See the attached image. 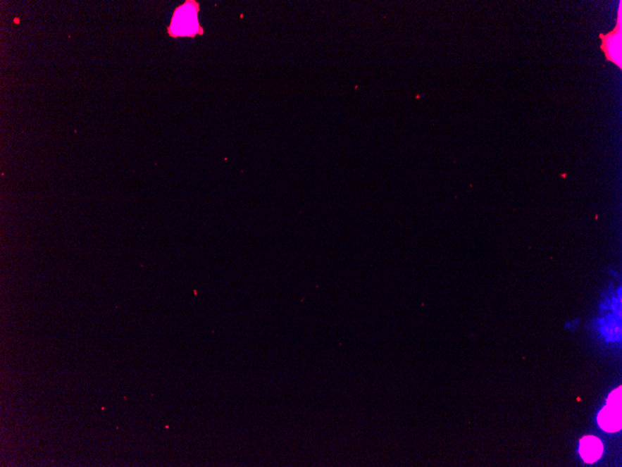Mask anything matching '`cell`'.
Listing matches in <instances>:
<instances>
[{
  "mask_svg": "<svg viewBox=\"0 0 622 467\" xmlns=\"http://www.w3.org/2000/svg\"><path fill=\"white\" fill-rule=\"evenodd\" d=\"M598 423L603 430L617 432L621 428V387L610 394L607 404L598 415Z\"/></svg>",
  "mask_w": 622,
  "mask_h": 467,
  "instance_id": "cell-2",
  "label": "cell"
},
{
  "mask_svg": "<svg viewBox=\"0 0 622 467\" xmlns=\"http://www.w3.org/2000/svg\"><path fill=\"white\" fill-rule=\"evenodd\" d=\"M604 446L599 438L587 436L580 440V454L586 463L596 462L602 456Z\"/></svg>",
  "mask_w": 622,
  "mask_h": 467,
  "instance_id": "cell-3",
  "label": "cell"
},
{
  "mask_svg": "<svg viewBox=\"0 0 622 467\" xmlns=\"http://www.w3.org/2000/svg\"><path fill=\"white\" fill-rule=\"evenodd\" d=\"M621 27L618 28L617 33L613 32L612 34L607 36V39L604 40V49L607 51V58L611 60L615 63H618V66H621Z\"/></svg>",
  "mask_w": 622,
  "mask_h": 467,
  "instance_id": "cell-4",
  "label": "cell"
},
{
  "mask_svg": "<svg viewBox=\"0 0 622 467\" xmlns=\"http://www.w3.org/2000/svg\"><path fill=\"white\" fill-rule=\"evenodd\" d=\"M199 11V5L195 1H187V4L176 8L172 24L168 28L170 36L194 37L196 34H204V30L199 27L197 19Z\"/></svg>",
  "mask_w": 622,
  "mask_h": 467,
  "instance_id": "cell-1",
  "label": "cell"
}]
</instances>
